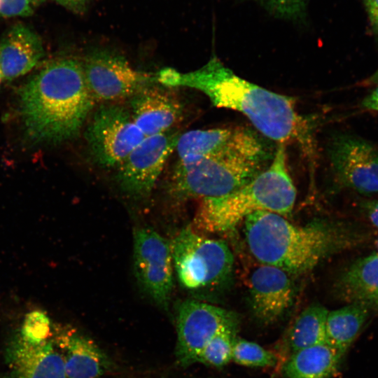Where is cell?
<instances>
[{
    "mask_svg": "<svg viewBox=\"0 0 378 378\" xmlns=\"http://www.w3.org/2000/svg\"><path fill=\"white\" fill-rule=\"evenodd\" d=\"M156 75L163 86L195 89L214 106L239 111L261 135L277 144L296 142L304 152L312 154L314 150L309 123L298 113L293 98L243 79L215 56L192 71L167 67Z\"/></svg>",
    "mask_w": 378,
    "mask_h": 378,
    "instance_id": "obj_1",
    "label": "cell"
},
{
    "mask_svg": "<svg viewBox=\"0 0 378 378\" xmlns=\"http://www.w3.org/2000/svg\"><path fill=\"white\" fill-rule=\"evenodd\" d=\"M243 223L254 258L291 276L308 273L332 255L364 243L368 237L363 228L350 223L319 219L297 225L270 211L255 212Z\"/></svg>",
    "mask_w": 378,
    "mask_h": 378,
    "instance_id": "obj_2",
    "label": "cell"
},
{
    "mask_svg": "<svg viewBox=\"0 0 378 378\" xmlns=\"http://www.w3.org/2000/svg\"><path fill=\"white\" fill-rule=\"evenodd\" d=\"M20 98L26 133L43 143L76 136L95 104L83 62L72 57L48 62L22 88Z\"/></svg>",
    "mask_w": 378,
    "mask_h": 378,
    "instance_id": "obj_3",
    "label": "cell"
},
{
    "mask_svg": "<svg viewBox=\"0 0 378 378\" xmlns=\"http://www.w3.org/2000/svg\"><path fill=\"white\" fill-rule=\"evenodd\" d=\"M296 194L288 169L286 144H278L267 167L248 183L227 195L200 200L194 225L201 232L224 233L258 211L285 216L293 211Z\"/></svg>",
    "mask_w": 378,
    "mask_h": 378,
    "instance_id": "obj_4",
    "label": "cell"
},
{
    "mask_svg": "<svg viewBox=\"0 0 378 378\" xmlns=\"http://www.w3.org/2000/svg\"><path fill=\"white\" fill-rule=\"evenodd\" d=\"M274 152L269 144L247 151L178 159L169 180L170 192L178 199L227 195L266 169Z\"/></svg>",
    "mask_w": 378,
    "mask_h": 378,
    "instance_id": "obj_5",
    "label": "cell"
},
{
    "mask_svg": "<svg viewBox=\"0 0 378 378\" xmlns=\"http://www.w3.org/2000/svg\"><path fill=\"white\" fill-rule=\"evenodd\" d=\"M171 248L177 278L186 289L215 288L232 276L234 256L223 240L209 238L187 227L174 238Z\"/></svg>",
    "mask_w": 378,
    "mask_h": 378,
    "instance_id": "obj_6",
    "label": "cell"
},
{
    "mask_svg": "<svg viewBox=\"0 0 378 378\" xmlns=\"http://www.w3.org/2000/svg\"><path fill=\"white\" fill-rule=\"evenodd\" d=\"M145 137L129 108L117 104H102L85 131L94 160L105 167H117Z\"/></svg>",
    "mask_w": 378,
    "mask_h": 378,
    "instance_id": "obj_7",
    "label": "cell"
},
{
    "mask_svg": "<svg viewBox=\"0 0 378 378\" xmlns=\"http://www.w3.org/2000/svg\"><path fill=\"white\" fill-rule=\"evenodd\" d=\"M82 62L95 104L130 99L142 89L158 83L156 74L134 69L123 56L108 50H94Z\"/></svg>",
    "mask_w": 378,
    "mask_h": 378,
    "instance_id": "obj_8",
    "label": "cell"
},
{
    "mask_svg": "<svg viewBox=\"0 0 378 378\" xmlns=\"http://www.w3.org/2000/svg\"><path fill=\"white\" fill-rule=\"evenodd\" d=\"M239 316L234 312L197 300H186L176 314V358L181 367L196 363L206 344L218 332L239 329Z\"/></svg>",
    "mask_w": 378,
    "mask_h": 378,
    "instance_id": "obj_9",
    "label": "cell"
},
{
    "mask_svg": "<svg viewBox=\"0 0 378 378\" xmlns=\"http://www.w3.org/2000/svg\"><path fill=\"white\" fill-rule=\"evenodd\" d=\"M134 267L136 278L145 293L167 309L173 288L171 243L150 228L134 234Z\"/></svg>",
    "mask_w": 378,
    "mask_h": 378,
    "instance_id": "obj_10",
    "label": "cell"
},
{
    "mask_svg": "<svg viewBox=\"0 0 378 378\" xmlns=\"http://www.w3.org/2000/svg\"><path fill=\"white\" fill-rule=\"evenodd\" d=\"M180 134L172 129L146 136L117 167L122 188L135 197L149 194L167 160L176 149Z\"/></svg>",
    "mask_w": 378,
    "mask_h": 378,
    "instance_id": "obj_11",
    "label": "cell"
},
{
    "mask_svg": "<svg viewBox=\"0 0 378 378\" xmlns=\"http://www.w3.org/2000/svg\"><path fill=\"white\" fill-rule=\"evenodd\" d=\"M332 170L343 186L358 193L378 192V148L365 139L341 134L328 144Z\"/></svg>",
    "mask_w": 378,
    "mask_h": 378,
    "instance_id": "obj_12",
    "label": "cell"
},
{
    "mask_svg": "<svg viewBox=\"0 0 378 378\" xmlns=\"http://www.w3.org/2000/svg\"><path fill=\"white\" fill-rule=\"evenodd\" d=\"M248 291L252 312L265 324L280 319L292 305L295 297L291 275L280 268L264 264L251 273Z\"/></svg>",
    "mask_w": 378,
    "mask_h": 378,
    "instance_id": "obj_13",
    "label": "cell"
},
{
    "mask_svg": "<svg viewBox=\"0 0 378 378\" xmlns=\"http://www.w3.org/2000/svg\"><path fill=\"white\" fill-rule=\"evenodd\" d=\"M268 144L262 135L250 128L226 127L181 134L176 150L181 159L251 150Z\"/></svg>",
    "mask_w": 378,
    "mask_h": 378,
    "instance_id": "obj_14",
    "label": "cell"
},
{
    "mask_svg": "<svg viewBox=\"0 0 378 378\" xmlns=\"http://www.w3.org/2000/svg\"><path fill=\"white\" fill-rule=\"evenodd\" d=\"M51 339L63 357L66 378H98L113 368L95 342L73 327L52 325Z\"/></svg>",
    "mask_w": 378,
    "mask_h": 378,
    "instance_id": "obj_15",
    "label": "cell"
},
{
    "mask_svg": "<svg viewBox=\"0 0 378 378\" xmlns=\"http://www.w3.org/2000/svg\"><path fill=\"white\" fill-rule=\"evenodd\" d=\"M13 378H66L63 357L51 337L31 342L18 332L6 348Z\"/></svg>",
    "mask_w": 378,
    "mask_h": 378,
    "instance_id": "obj_16",
    "label": "cell"
},
{
    "mask_svg": "<svg viewBox=\"0 0 378 378\" xmlns=\"http://www.w3.org/2000/svg\"><path fill=\"white\" fill-rule=\"evenodd\" d=\"M157 84L148 86L130 98L129 111L136 126L146 136L172 130L183 113L178 97Z\"/></svg>",
    "mask_w": 378,
    "mask_h": 378,
    "instance_id": "obj_17",
    "label": "cell"
},
{
    "mask_svg": "<svg viewBox=\"0 0 378 378\" xmlns=\"http://www.w3.org/2000/svg\"><path fill=\"white\" fill-rule=\"evenodd\" d=\"M44 55L38 36L23 24H16L0 41V74L10 80L31 70Z\"/></svg>",
    "mask_w": 378,
    "mask_h": 378,
    "instance_id": "obj_18",
    "label": "cell"
},
{
    "mask_svg": "<svg viewBox=\"0 0 378 378\" xmlns=\"http://www.w3.org/2000/svg\"><path fill=\"white\" fill-rule=\"evenodd\" d=\"M335 288L350 303L378 308V252L353 262L340 275Z\"/></svg>",
    "mask_w": 378,
    "mask_h": 378,
    "instance_id": "obj_19",
    "label": "cell"
},
{
    "mask_svg": "<svg viewBox=\"0 0 378 378\" xmlns=\"http://www.w3.org/2000/svg\"><path fill=\"white\" fill-rule=\"evenodd\" d=\"M342 356L326 343L319 344L291 354L283 372L286 378H329Z\"/></svg>",
    "mask_w": 378,
    "mask_h": 378,
    "instance_id": "obj_20",
    "label": "cell"
},
{
    "mask_svg": "<svg viewBox=\"0 0 378 378\" xmlns=\"http://www.w3.org/2000/svg\"><path fill=\"white\" fill-rule=\"evenodd\" d=\"M368 307L350 303L328 312L325 326L326 343L344 356L368 316Z\"/></svg>",
    "mask_w": 378,
    "mask_h": 378,
    "instance_id": "obj_21",
    "label": "cell"
},
{
    "mask_svg": "<svg viewBox=\"0 0 378 378\" xmlns=\"http://www.w3.org/2000/svg\"><path fill=\"white\" fill-rule=\"evenodd\" d=\"M328 312L323 306L314 304L300 314L288 335V346L291 354L326 343L325 326Z\"/></svg>",
    "mask_w": 378,
    "mask_h": 378,
    "instance_id": "obj_22",
    "label": "cell"
},
{
    "mask_svg": "<svg viewBox=\"0 0 378 378\" xmlns=\"http://www.w3.org/2000/svg\"><path fill=\"white\" fill-rule=\"evenodd\" d=\"M239 329H227L216 334L203 348L196 363L221 368L232 360L234 342Z\"/></svg>",
    "mask_w": 378,
    "mask_h": 378,
    "instance_id": "obj_23",
    "label": "cell"
},
{
    "mask_svg": "<svg viewBox=\"0 0 378 378\" xmlns=\"http://www.w3.org/2000/svg\"><path fill=\"white\" fill-rule=\"evenodd\" d=\"M232 360L247 367L265 368L275 366L276 356L258 344L236 337L232 347Z\"/></svg>",
    "mask_w": 378,
    "mask_h": 378,
    "instance_id": "obj_24",
    "label": "cell"
},
{
    "mask_svg": "<svg viewBox=\"0 0 378 378\" xmlns=\"http://www.w3.org/2000/svg\"><path fill=\"white\" fill-rule=\"evenodd\" d=\"M52 327L49 317L43 312L34 310L25 316L20 332L26 339L39 342L51 337Z\"/></svg>",
    "mask_w": 378,
    "mask_h": 378,
    "instance_id": "obj_25",
    "label": "cell"
},
{
    "mask_svg": "<svg viewBox=\"0 0 378 378\" xmlns=\"http://www.w3.org/2000/svg\"><path fill=\"white\" fill-rule=\"evenodd\" d=\"M275 16L291 20H302L307 0H255Z\"/></svg>",
    "mask_w": 378,
    "mask_h": 378,
    "instance_id": "obj_26",
    "label": "cell"
},
{
    "mask_svg": "<svg viewBox=\"0 0 378 378\" xmlns=\"http://www.w3.org/2000/svg\"><path fill=\"white\" fill-rule=\"evenodd\" d=\"M31 0H0V15L4 17L27 16L32 13Z\"/></svg>",
    "mask_w": 378,
    "mask_h": 378,
    "instance_id": "obj_27",
    "label": "cell"
},
{
    "mask_svg": "<svg viewBox=\"0 0 378 378\" xmlns=\"http://www.w3.org/2000/svg\"><path fill=\"white\" fill-rule=\"evenodd\" d=\"M361 209L370 223L378 228V200L364 201Z\"/></svg>",
    "mask_w": 378,
    "mask_h": 378,
    "instance_id": "obj_28",
    "label": "cell"
},
{
    "mask_svg": "<svg viewBox=\"0 0 378 378\" xmlns=\"http://www.w3.org/2000/svg\"><path fill=\"white\" fill-rule=\"evenodd\" d=\"M65 8L77 14L83 13L88 6V0H54Z\"/></svg>",
    "mask_w": 378,
    "mask_h": 378,
    "instance_id": "obj_29",
    "label": "cell"
},
{
    "mask_svg": "<svg viewBox=\"0 0 378 378\" xmlns=\"http://www.w3.org/2000/svg\"><path fill=\"white\" fill-rule=\"evenodd\" d=\"M365 4L370 24L378 33V0H365Z\"/></svg>",
    "mask_w": 378,
    "mask_h": 378,
    "instance_id": "obj_30",
    "label": "cell"
},
{
    "mask_svg": "<svg viewBox=\"0 0 378 378\" xmlns=\"http://www.w3.org/2000/svg\"><path fill=\"white\" fill-rule=\"evenodd\" d=\"M360 106L363 109L378 111V85L362 100Z\"/></svg>",
    "mask_w": 378,
    "mask_h": 378,
    "instance_id": "obj_31",
    "label": "cell"
},
{
    "mask_svg": "<svg viewBox=\"0 0 378 378\" xmlns=\"http://www.w3.org/2000/svg\"><path fill=\"white\" fill-rule=\"evenodd\" d=\"M359 85L362 86H377L378 85V69L370 76L362 80Z\"/></svg>",
    "mask_w": 378,
    "mask_h": 378,
    "instance_id": "obj_32",
    "label": "cell"
},
{
    "mask_svg": "<svg viewBox=\"0 0 378 378\" xmlns=\"http://www.w3.org/2000/svg\"><path fill=\"white\" fill-rule=\"evenodd\" d=\"M41 0H31V2H36V1H40Z\"/></svg>",
    "mask_w": 378,
    "mask_h": 378,
    "instance_id": "obj_33",
    "label": "cell"
},
{
    "mask_svg": "<svg viewBox=\"0 0 378 378\" xmlns=\"http://www.w3.org/2000/svg\"><path fill=\"white\" fill-rule=\"evenodd\" d=\"M1 80H2V77H1V75L0 74V82H1Z\"/></svg>",
    "mask_w": 378,
    "mask_h": 378,
    "instance_id": "obj_34",
    "label": "cell"
},
{
    "mask_svg": "<svg viewBox=\"0 0 378 378\" xmlns=\"http://www.w3.org/2000/svg\"><path fill=\"white\" fill-rule=\"evenodd\" d=\"M4 378H13L12 377H5Z\"/></svg>",
    "mask_w": 378,
    "mask_h": 378,
    "instance_id": "obj_35",
    "label": "cell"
},
{
    "mask_svg": "<svg viewBox=\"0 0 378 378\" xmlns=\"http://www.w3.org/2000/svg\"><path fill=\"white\" fill-rule=\"evenodd\" d=\"M377 248H378V239H377Z\"/></svg>",
    "mask_w": 378,
    "mask_h": 378,
    "instance_id": "obj_36",
    "label": "cell"
}]
</instances>
